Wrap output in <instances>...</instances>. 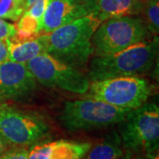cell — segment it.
<instances>
[{
	"instance_id": "cell-1",
	"label": "cell",
	"mask_w": 159,
	"mask_h": 159,
	"mask_svg": "<svg viewBox=\"0 0 159 159\" xmlns=\"http://www.w3.org/2000/svg\"><path fill=\"white\" fill-rule=\"evenodd\" d=\"M158 54V37L128 46L105 56H96L89 64V76L92 81L120 76L141 75L150 71Z\"/></svg>"
},
{
	"instance_id": "cell-2",
	"label": "cell",
	"mask_w": 159,
	"mask_h": 159,
	"mask_svg": "<svg viewBox=\"0 0 159 159\" xmlns=\"http://www.w3.org/2000/svg\"><path fill=\"white\" fill-rule=\"evenodd\" d=\"M101 21L90 14L48 34L47 53L71 66H84L94 54L92 36Z\"/></svg>"
},
{
	"instance_id": "cell-3",
	"label": "cell",
	"mask_w": 159,
	"mask_h": 159,
	"mask_svg": "<svg viewBox=\"0 0 159 159\" xmlns=\"http://www.w3.org/2000/svg\"><path fill=\"white\" fill-rule=\"evenodd\" d=\"M123 148L158 159L159 109L154 102H145L133 109L119 123Z\"/></svg>"
},
{
	"instance_id": "cell-4",
	"label": "cell",
	"mask_w": 159,
	"mask_h": 159,
	"mask_svg": "<svg viewBox=\"0 0 159 159\" xmlns=\"http://www.w3.org/2000/svg\"><path fill=\"white\" fill-rule=\"evenodd\" d=\"M94 98L66 102L59 121L66 130L76 132L119 124L130 111Z\"/></svg>"
},
{
	"instance_id": "cell-5",
	"label": "cell",
	"mask_w": 159,
	"mask_h": 159,
	"mask_svg": "<svg viewBox=\"0 0 159 159\" xmlns=\"http://www.w3.org/2000/svg\"><path fill=\"white\" fill-rule=\"evenodd\" d=\"M150 35L142 18L127 16L109 19L101 22L92 36L94 54L110 55L147 41Z\"/></svg>"
},
{
	"instance_id": "cell-6",
	"label": "cell",
	"mask_w": 159,
	"mask_h": 159,
	"mask_svg": "<svg viewBox=\"0 0 159 159\" xmlns=\"http://www.w3.org/2000/svg\"><path fill=\"white\" fill-rule=\"evenodd\" d=\"M87 92L88 98L133 110L147 102L153 92V87L148 80L140 75H131L92 81Z\"/></svg>"
},
{
	"instance_id": "cell-7",
	"label": "cell",
	"mask_w": 159,
	"mask_h": 159,
	"mask_svg": "<svg viewBox=\"0 0 159 159\" xmlns=\"http://www.w3.org/2000/svg\"><path fill=\"white\" fill-rule=\"evenodd\" d=\"M50 133L44 119L3 102L0 105V134L11 147H27L41 142Z\"/></svg>"
},
{
	"instance_id": "cell-8",
	"label": "cell",
	"mask_w": 159,
	"mask_h": 159,
	"mask_svg": "<svg viewBox=\"0 0 159 159\" xmlns=\"http://www.w3.org/2000/svg\"><path fill=\"white\" fill-rule=\"evenodd\" d=\"M25 65L36 81L43 85L77 94H85L89 90L90 83L85 74L47 52Z\"/></svg>"
},
{
	"instance_id": "cell-9",
	"label": "cell",
	"mask_w": 159,
	"mask_h": 159,
	"mask_svg": "<svg viewBox=\"0 0 159 159\" xmlns=\"http://www.w3.org/2000/svg\"><path fill=\"white\" fill-rule=\"evenodd\" d=\"M36 80L27 66L8 60L0 64V101L28 97L36 89Z\"/></svg>"
},
{
	"instance_id": "cell-10",
	"label": "cell",
	"mask_w": 159,
	"mask_h": 159,
	"mask_svg": "<svg viewBox=\"0 0 159 159\" xmlns=\"http://www.w3.org/2000/svg\"><path fill=\"white\" fill-rule=\"evenodd\" d=\"M93 12L94 0H51L43 18V32L49 34Z\"/></svg>"
},
{
	"instance_id": "cell-11",
	"label": "cell",
	"mask_w": 159,
	"mask_h": 159,
	"mask_svg": "<svg viewBox=\"0 0 159 159\" xmlns=\"http://www.w3.org/2000/svg\"><path fill=\"white\" fill-rule=\"evenodd\" d=\"M90 142L57 140L34 144L29 159H82L91 148Z\"/></svg>"
},
{
	"instance_id": "cell-12",
	"label": "cell",
	"mask_w": 159,
	"mask_h": 159,
	"mask_svg": "<svg viewBox=\"0 0 159 159\" xmlns=\"http://www.w3.org/2000/svg\"><path fill=\"white\" fill-rule=\"evenodd\" d=\"M145 0H94L93 15L101 21L142 14Z\"/></svg>"
},
{
	"instance_id": "cell-13",
	"label": "cell",
	"mask_w": 159,
	"mask_h": 159,
	"mask_svg": "<svg viewBox=\"0 0 159 159\" xmlns=\"http://www.w3.org/2000/svg\"><path fill=\"white\" fill-rule=\"evenodd\" d=\"M48 34H42L23 42H12L9 39V60L26 64L34 57L47 52Z\"/></svg>"
},
{
	"instance_id": "cell-14",
	"label": "cell",
	"mask_w": 159,
	"mask_h": 159,
	"mask_svg": "<svg viewBox=\"0 0 159 159\" xmlns=\"http://www.w3.org/2000/svg\"><path fill=\"white\" fill-rule=\"evenodd\" d=\"M124 155L120 136L113 133L89 149L82 159H119Z\"/></svg>"
},
{
	"instance_id": "cell-15",
	"label": "cell",
	"mask_w": 159,
	"mask_h": 159,
	"mask_svg": "<svg viewBox=\"0 0 159 159\" xmlns=\"http://www.w3.org/2000/svg\"><path fill=\"white\" fill-rule=\"evenodd\" d=\"M16 26V34L11 38L12 42H23L26 40L36 37L43 32V22L36 18L23 12L18 20Z\"/></svg>"
},
{
	"instance_id": "cell-16",
	"label": "cell",
	"mask_w": 159,
	"mask_h": 159,
	"mask_svg": "<svg viewBox=\"0 0 159 159\" xmlns=\"http://www.w3.org/2000/svg\"><path fill=\"white\" fill-rule=\"evenodd\" d=\"M143 20L149 34L157 36L159 33V0H145L142 13Z\"/></svg>"
},
{
	"instance_id": "cell-17",
	"label": "cell",
	"mask_w": 159,
	"mask_h": 159,
	"mask_svg": "<svg viewBox=\"0 0 159 159\" xmlns=\"http://www.w3.org/2000/svg\"><path fill=\"white\" fill-rule=\"evenodd\" d=\"M24 9L25 0H0V19L17 22Z\"/></svg>"
},
{
	"instance_id": "cell-18",
	"label": "cell",
	"mask_w": 159,
	"mask_h": 159,
	"mask_svg": "<svg viewBox=\"0 0 159 159\" xmlns=\"http://www.w3.org/2000/svg\"><path fill=\"white\" fill-rule=\"evenodd\" d=\"M51 0H25L24 12L43 22V14Z\"/></svg>"
},
{
	"instance_id": "cell-19",
	"label": "cell",
	"mask_w": 159,
	"mask_h": 159,
	"mask_svg": "<svg viewBox=\"0 0 159 159\" xmlns=\"http://www.w3.org/2000/svg\"><path fill=\"white\" fill-rule=\"evenodd\" d=\"M29 154L26 147H11L0 156V159H29Z\"/></svg>"
},
{
	"instance_id": "cell-20",
	"label": "cell",
	"mask_w": 159,
	"mask_h": 159,
	"mask_svg": "<svg viewBox=\"0 0 159 159\" xmlns=\"http://www.w3.org/2000/svg\"><path fill=\"white\" fill-rule=\"evenodd\" d=\"M16 34V26L0 19V39H11Z\"/></svg>"
},
{
	"instance_id": "cell-21",
	"label": "cell",
	"mask_w": 159,
	"mask_h": 159,
	"mask_svg": "<svg viewBox=\"0 0 159 159\" xmlns=\"http://www.w3.org/2000/svg\"><path fill=\"white\" fill-rule=\"evenodd\" d=\"M9 60V39H0V64Z\"/></svg>"
},
{
	"instance_id": "cell-22",
	"label": "cell",
	"mask_w": 159,
	"mask_h": 159,
	"mask_svg": "<svg viewBox=\"0 0 159 159\" xmlns=\"http://www.w3.org/2000/svg\"><path fill=\"white\" fill-rule=\"evenodd\" d=\"M9 147H10V145L7 143V142L5 140V138L2 136L1 134H0V156L5 153L6 150L9 148Z\"/></svg>"
},
{
	"instance_id": "cell-23",
	"label": "cell",
	"mask_w": 159,
	"mask_h": 159,
	"mask_svg": "<svg viewBox=\"0 0 159 159\" xmlns=\"http://www.w3.org/2000/svg\"><path fill=\"white\" fill-rule=\"evenodd\" d=\"M122 157H123V158H122V159H134V156H133V152H131V151H128V150H127V152L125 153V156L123 155Z\"/></svg>"
},
{
	"instance_id": "cell-24",
	"label": "cell",
	"mask_w": 159,
	"mask_h": 159,
	"mask_svg": "<svg viewBox=\"0 0 159 159\" xmlns=\"http://www.w3.org/2000/svg\"><path fill=\"white\" fill-rule=\"evenodd\" d=\"M134 159H149V158H148V157H145V156H144V157L139 156V157H134Z\"/></svg>"
},
{
	"instance_id": "cell-25",
	"label": "cell",
	"mask_w": 159,
	"mask_h": 159,
	"mask_svg": "<svg viewBox=\"0 0 159 159\" xmlns=\"http://www.w3.org/2000/svg\"><path fill=\"white\" fill-rule=\"evenodd\" d=\"M2 103H3V102H1V101H0V105H1Z\"/></svg>"
}]
</instances>
